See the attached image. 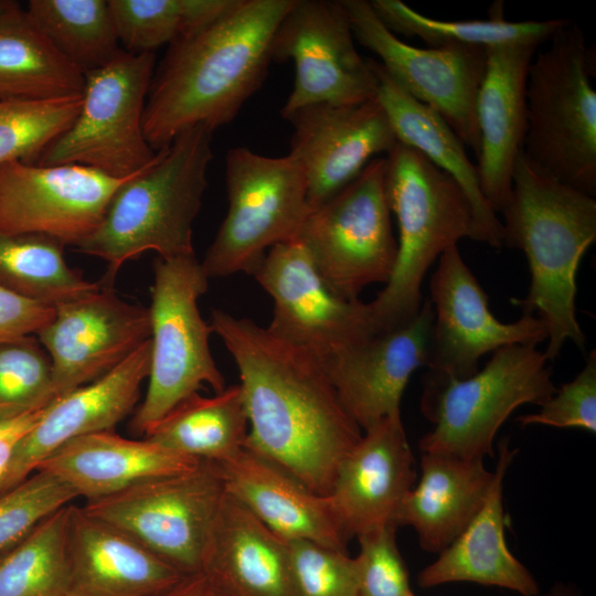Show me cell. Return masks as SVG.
I'll return each mask as SVG.
<instances>
[{"mask_svg":"<svg viewBox=\"0 0 596 596\" xmlns=\"http://www.w3.org/2000/svg\"><path fill=\"white\" fill-rule=\"evenodd\" d=\"M34 334L52 362L56 398L104 376L150 339L149 308L100 288L53 306Z\"/></svg>","mask_w":596,"mask_h":596,"instance_id":"18","label":"cell"},{"mask_svg":"<svg viewBox=\"0 0 596 596\" xmlns=\"http://www.w3.org/2000/svg\"><path fill=\"white\" fill-rule=\"evenodd\" d=\"M547 362L535 345H508L473 375L423 391L422 413L433 428L419 440L421 451L493 457L494 436L512 412L524 404L541 405L555 393Z\"/></svg>","mask_w":596,"mask_h":596,"instance_id":"8","label":"cell"},{"mask_svg":"<svg viewBox=\"0 0 596 596\" xmlns=\"http://www.w3.org/2000/svg\"><path fill=\"white\" fill-rule=\"evenodd\" d=\"M433 321L434 309L426 298L407 324L320 359L343 408L361 430L401 414L411 375L426 365Z\"/></svg>","mask_w":596,"mask_h":596,"instance_id":"19","label":"cell"},{"mask_svg":"<svg viewBox=\"0 0 596 596\" xmlns=\"http://www.w3.org/2000/svg\"><path fill=\"white\" fill-rule=\"evenodd\" d=\"M370 61L377 82L376 98L397 141L417 150L459 184L472 210L471 240L494 248L503 246L501 221L481 192L477 167L465 143L440 115L407 94L377 61Z\"/></svg>","mask_w":596,"mask_h":596,"instance_id":"29","label":"cell"},{"mask_svg":"<svg viewBox=\"0 0 596 596\" xmlns=\"http://www.w3.org/2000/svg\"><path fill=\"white\" fill-rule=\"evenodd\" d=\"M547 42L528 73L522 152L552 178L595 198V56L571 21Z\"/></svg>","mask_w":596,"mask_h":596,"instance_id":"6","label":"cell"},{"mask_svg":"<svg viewBox=\"0 0 596 596\" xmlns=\"http://www.w3.org/2000/svg\"><path fill=\"white\" fill-rule=\"evenodd\" d=\"M43 411L44 408L14 418L0 419V478L18 444L36 425Z\"/></svg>","mask_w":596,"mask_h":596,"instance_id":"45","label":"cell"},{"mask_svg":"<svg viewBox=\"0 0 596 596\" xmlns=\"http://www.w3.org/2000/svg\"><path fill=\"white\" fill-rule=\"evenodd\" d=\"M82 95L46 100L0 99V164L40 156L74 121Z\"/></svg>","mask_w":596,"mask_h":596,"instance_id":"38","label":"cell"},{"mask_svg":"<svg viewBox=\"0 0 596 596\" xmlns=\"http://www.w3.org/2000/svg\"><path fill=\"white\" fill-rule=\"evenodd\" d=\"M340 1L354 39L379 56L387 75L407 94L440 115L478 157L477 99L487 67V49L416 47L389 30L370 1Z\"/></svg>","mask_w":596,"mask_h":596,"instance_id":"14","label":"cell"},{"mask_svg":"<svg viewBox=\"0 0 596 596\" xmlns=\"http://www.w3.org/2000/svg\"><path fill=\"white\" fill-rule=\"evenodd\" d=\"M56 398L51 359L34 334L0 342V419L45 408Z\"/></svg>","mask_w":596,"mask_h":596,"instance_id":"39","label":"cell"},{"mask_svg":"<svg viewBox=\"0 0 596 596\" xmlns=\"http://www.w3.org/2000/svg\"><path fill=\"white\" fill-rule=\"evenodd\" d=\"M252 275L274 301L266 328L319 359L377 334L368 302L336 292L298 240L268 249Z\"/></svg>","mask_w":596,"mask_h":596,"instance_id":"16","label":"cell"},{"mask_svg":"<svg viewBox=\"0 0 596 596\" xmlns=\"http://www.w3.org/2000/svg\"><path fill=\"white\" fill-rule=\"evenodd\" d=\"M209 280L195 255L157 257L153 262L148 389L130 419L134 435L145 437L203 384L215 393L225 389L223 374L211 353L213 331L198 306Z\"/></svg>","mask_w":596,"mask_h":596,"instance_id":"7","label":"cell"},{"mask_svg":"<svg viewBox=\"0 0 596 596\" xmlns=\"http://www.w3.org/2000/svg\"><path fill=\"white\" fill-rule=\"evenodd\" d=\"M14 2L0 0V17L13 6Z\"/></svg>","mask_w":596,"mask_h":596,"instance_id":"49","label":"cell"},{"mask_svg":"<svg viewBox=\"0 0 596 596\" xmlns=\"http://www.w3.org/2000/svg\"><path fill=\"white\" fill-rule=\"evenodd\" d=\"M517 454L508 438L499 441L493 479L483 504L438 557L419 572L418 586L467 582L507 588L520 596L539 595L536 579L510 552L504 535L503 480Z\"/></svg>","mask_w":596,"mask_h":596,"instance_id":"27","label":"cell"},{"mask_svg":"<svg viewBox=\"0 0 596 596\" xmlns=\"http://www.w3.org/2000/svg\"><path fill=\"white\" fill-rule=\"evenodd\" d=\"M220 466L201 460L175 473L137 482L83 505L183 575L201 573L206 544L225 494Z\"/></svg>","mask_w":596,"mask_h":596,"instance_id":"11","label":"cell"},{"mask_svg":"<svg viewBox=\"0 0 596 596\" xmlns=\"http://www.w3.org/2000/svg\"><path fill=\"white\" fill-rule=\"evenodd\" d=\"M434 309L423 391L473 375L482 355L503 347L538 345L547 340L542 318L523 313L502 322L490 311L488 295L465 263L458 245L446 249L429 281Z\"/></svg>","mask_w":596,"mask_h":596,"instance_id":"13","label":"cell"},{"mask_svg":"<svg viewBox=\"0 0 596 596\" xmlns=\"http://www.w3.org/2000/svg\"><path fill=\"white\" fill-rule=\"evenodd\" d=\"M298 596H358L354 557L308 540L287 541Z\"/></svg>","mask_w":596,"mask_h":596,"instance_id":"41","label":"cell"},{"mask_svg":"<svg viewBox=\"0 0 596 596\" xmlns=\"http://www.w3.org/2000/svg\"><path fill=\"white\" fill-rule=\"evenodd\" d=\"M235 0H109L116 33L130 53H153L226 11Z\"/></svg>","mask_w":596,"mask_h":596,"instance_id":"37","label":"cell"},{"mask_svg":"<svg viewBox=\"0 0 596 596\" xmlns=\"http://www.w3.org/2000/svg\"><path fill=\"white\" fill-rule=\"evenodd\" d=\"M200 461L170 451L147 438L129 439L109 430L67 441L35 470L58 478L77 498L83 497L88 502L149 478L190 469Z\"/></svg>","mask_w":596,"mask_h":596,"instance_id":"28","label":"cell"},{"mask_svg":"<svg viewBox=\"0 0 596 596\" xmlns=\"http://www.w3.org/2000/svg\"><path fill=\"white\" fill-rule=\"evenodd\" d=\"M211 328L232 355L248 418L244 447L328 496L362 436L318 356L246 318L220 309Z\"/></svg>","mask_w":596,"mask_h":596,"instance_id":"1","label":"cell"},{"mask_svg":"<svg viewBox=\"0 0 596 596\" xmlns=\"http://www.w3.org/2000/svg\"><path fill=\"white\" fill-rule=\"evenodd\" d=\"M225 184L227 213L201 262L209 279L252 274L268 249L297 238L309 213L305 171L290 153L232 148Z\"/></svg>","mask_w":596,"mask_h":596,"instance_id":"9","label":"cell"},{"mask_svg":"<svg viewBox=\"0 0 596 596\" xmlns=\"http://www.w3.org/2000/svg\"><path fill=\"white\" fill-rule=\"evenodd\" d=\"M294 0H235L181 35L153 73L143 134L155 151L196 126L228 124L263 85L275 32Z\"/></svg>","mask_w":596,"mask_h":596,"instance_id":"2","label":"cell"},{"mask_svg":"<svg viewBox=\"0 0 596 596\" xmlns=\"http://www.w3.org/2000/svg\"><path fill=\"white\" fill-rule=\"evenodd\" d=\"M26 14L53 46L84 74L121 49L105 0H31Z\"/></svg>","mask_w":596,"mask_h":596,"instance_id":"34","label":"cell"},{"mask_svg":"<svg viewBox=\"0 0 596 596\" xmlns=\"http://www.w3.org/2000/svg\"><path fill=\"white\" fill-rule=\"evenodd\" d=\"M541 44L515 42L487 49V67L477 99L480 151L477 171L490 207L509 202L517 158L526 132V78Z\"/></svg>","mask_w":596,"mask_h":596,"instance_id":"23","label":"cell"},{"mask_svg":"<svg viewBox=\"0 0 596 596\" xmlns=\"http://www.w3.org/2000/svg\"><path fill=\"white\" fill-rule=\"evenodd\" d=\"M63 247L46 236L0 232V286L52 306L99 289L67 265Z\"/></svg>","mask_w":596,"mask_h":596,"instance_id":"35","label":"cell"},{"mask_svg":"<svg viewBox=\"0 0 596 596\" xmlns=\"http://www.w3.org/2000/svg\"><path fill=\"white\" fill-rule=\"evenodd\" d=\"M538 596H574L572 592H568L565 588L555 587L551 592L544 595H538Z\"/></svg>","mask_w":596,"mask_h":596,"instance_id":"48","label":"cell"},{"mask_svg":"<svg viewBox=\"0 0 596 596\" xmlns=\"http://www.w3.org/2000/svg\"><path fill=\"white\" fill-rule=\"evenodd\" d=\"M206 583L203 573L187 575L174 586L151 596H202Z\"/></svg>","mask_w":596,"mask_h":596,"instance_id":"46","label":"cell"},{"mask_svg":"<svg viewBox=\"0 0 596 596\" xmlns=\"http://www.w3.org/2000/svg\"><path fill=\"white\" fill-rule=\"evenodd\" d=\"M272 58L295 64L294 88L280 110L285 119L310 105L376 97L371 61L358 52L340 0H294L275 32Z\"/></svg>","mask_w":596,"mask_h":596,"instance_id":"15","label":"cell"},{"mask_svg":"<svg viewBox=\"0 0 596 596\" xmlns=\"http://www.w3.org/2000/svg\"><path fill=\"white\" fill-rule=\"evenodd\" d=\"M385 189L398 226L390 280L370 302L376 333L411 322L424 301L423 279L439 256L471 238V205L459 184L417 150L397 141L386 155Z\"/></svg>","mask_w":596,"mask_h":596,"instance_id":"5","label":"cell"},{"mask_svg":"<svg viewBox=\"0 0 596 596\" xmlns=\"http://www.w3.org/2000/svg\"><path fill=\"white\" fill-rule=\"evenodd\" d=\"M501 214L503 245L523 251L530 270L526 296L512 302L544 320L546 360L554 361L567 340L584 350L575 311L576 274L596 241L595 198L552 178L521 152Z\"/></svg>","mask_w":596,"mask_h":596,"instance_id":"3","label":"cell"},{"mask_svg":"<svg viewBox=\"0 0 596 596\" xmlns=\"http://www.w3.org/2000/svg\"><path fill=\"white\" fill-rule=\"evenodd\" d=\"M155 53L120 50L85 73L82 106L72 125L39 156L40 166L82 164L125 179L157 158L143 134Z\"/></svg>","mask_w":596,"mask_h":596,"instance_id":"10","label":"cell"},{"mask_svg":"<svg viewBox=\"0 0 596 596\" xmlns=\"http://www.w3.org/2000/svg\"><path fill=\"white\" fill-rule=\"evenodd\" d=\"M536 413L518 416L521 426L545 425L596 433V351L589 352L582 371L563 384Z\"/></svg>","mask_w":596,"mask_h":596,"instance_id":"43","label":"cell"},{"mask_svg":"<svg viewBox=\"0 0 596 596\" xmlns=\"http://www.w3.org/2000/svg\"><path fill=\"white\" fill-rule=\"evenodd\" d=\"M247 433L243 393L236 384L214 396L190 395L143 438L189 458L222 464L244 448Z\"/></svg>","mask_w":596,"mask_h":596,"instance_id":"32","label":"cell"},{"mask_svg":"<svg viewBox=\"0 0 596 596\" xmlns=\"http://www.w3.org/2000/svg\"><path fill=\"white\" fill-rule=\"evenodd\" d=\"M289 153L301 164L309 211L351 182L376 155L397 143L376 97L355 105L317 104L290 115Z\"/></svg>","mask_w":596,"mask_h":596,"instance_id":"20","label":"cell"},{"mask_svg":"<svg viewBox=\"0 0 596 596\" xmlns=\"http://www.w3.org/2000/svg\"><path fill=\"white\" fill-rule=\"evenodd\" d=\"M65 596H151L184 576L111 524L70 505Z\"/></svg>","mask_w":596,"mask_h":596,"instance_id":"24","label":"cell"},{"mask_svg":"<svg viewBox=\"0 0 596 596\" xmlns=\"http://www.w3.org/2000/svg\"><path fill=\"white\" fill-rule=\"evenodd\" d=\"M422 473L404 498L396 525H411L421 547L439 553L467 526L485 502L493 471L482 459L423 453Z\"/></svg>","mask_w":596,"mask_h":596,"instance_id":"30","label":"cell"},{"mask_svg":"<svg viewBox=\"0 0 596 596\" xmlns=\"http://www.w3.org/2000/svg\"><path fill=\"white\" fill-rule=\"evenodd\" d=\"M74 491L58 478L35 470L0 494V553L13 546L41 521L71 504Z\"/></svg>","mask_w":596,"mask_h":596,"instance_id":"40","label":"cell"},{"mask_svg":"<svg viewBox=\"0 0 596 596\" xmlns=\"http://www.w3.org/2000/svg\"><path fill=\"white\" fill-rule=\"evenodd\" d=\"M201 573L230 596H298L287 541L226 491Z\"/></svg>","mask_w":596,"mask_h":596,"instance_id":"26","label":"cell"},{"mask_svg":"<svg viewBox=\"0 0 596 596\" xmlns=\"http://www.w3.org/2000/svg\"><path fill=\"white\" fill-rule=\"evenodd\" d=\"M386 159L376 157L341 190L307 214L296 240L327 284L345 299H359L371 284H386L397 241L385 189Z\"/></svg>","mask_w":596,"mask_h":596,"instance_id":"12","label":"cell"},{"mask_svg":"<svg viewBox=\"0 0 596 596\" xmlns=\"http://www.w3.org/2000/svg\"><path fill=\"white\" fill-rule=\"evenodd\" d=\"M373 10L394 34L419 38L428 47H491L515 42L542 44L570 20L509 21L503 1H494L487 20L445 21L424 15L401 0H372Z\"/></svg>","mask_w":596,"mask_h":596,"instance_id":"33","label":"cell"},{"mask_svg":"<svg viewBox=\"0 0 596 596\" xmlns=\"http://www.w3.org/2000/svg\"><path fill=\"white\" fill-rule=\"evenodd\" d=\"M212 132L204 126L181 132L117 189L98 226L76 246L106 262L100 288L113 289L121 266L145 252L161 258L195 255L193 222L207 187Z\"/></svg>","mask_w":596,"mask_h":596,"instance_id":"4","label":"cell"},{"mask_svg":"<svg viewBox=\"0 0 596 596\" xmlns=\"http://www.w3.org/2000/svg\"><path fill=\"white\" fill-rule=\"evenodd\" d=\"M150 359L151 342L148 339L104 376L47 405L36 425L18 444L0 478V494L28 478L67 441L113 430L135 412L141 385L149 375Z\"/></svg>","mask_w":596,"mask_h":596,"instance_id":"21","label":"cell"},{"mask_svg":"<svg viewBox=\"0 0 596 596\" xmlns=\"http://www.w3.org/2000/svg\"><path fill=\"white\" fill-rule=\"evenodd\" d=\"M395 525L356 536L358 596H411L409 573L396 543Z\"/></svg>","mask_w":596,"mask_h":596,"instance_id":"42","label":"cell"},{"mask_svg":"<svg viewBox=\"0 0 596 596\" xmlns=\"http://www.w3.org/2000/svg\"><path fill=\"white\" fill-rule=\"evenodd\" d=\"M411 596H415V594L413 593Z\"/></svg>","mask_w":596,"mask_h":596,"instance_id":"50","label":"cell"},{"mask_svg":"<svg viewBox=\"0 0 596 596\" xmlns=\"http://www.w3.org/2000/svg\"><path fill=\"white\" fill-rule=\"evenodd\" d=\"M129 178L82 164L2 163L0 232L46 236L76 247L95 231L110 199Z\"/></svg>","mask_w":596,"mask_h":596,"instance_id":"17","label":"cell"},{"mask_svg":"<svg viewBox=\"0 0 596 596\" xmlns=\"http://www.w3.org/2000/svg\"><path fill=\"white\" fill-rule=\"evenodd\" d=\"M85 74L65 58L15 2L0 17V99L83 94Z\"/></svg>","mask_w":596,"mask_h":596,"instance_id":"31","label":"cell"},{"mask_svg":"<svg viewBox=\"0 0 596 596\" xmlns=\"http://www.w3.org/2000/svg\"><path fill=\"white\" fill-rule=\"evenodd\" d=\"M225 490L285 541L308 540L348 552L350 540L327 496L275 461L247 448L217 464Z\"/></svg>","mask_w":596,"mask_h":596,"instance_id":"25","label":"cell"},{"mask_svg":"<svg viewBox=\"0 0 596 596\" xmlns=\"http://www.w3.org/2000/svg\"><path fill=\"white\" fill-rule=\"evenodd\" d=\"M54 315V307L0 286V342L36 334Z\"/></svg>","mask_w":596,"mask_h":596,"instance_id":"44","label":"cell"},{"mask_svg":"<svg viewBox=\"0 0 596 596\" xmlns=\"http://www.w3.org/2000/svg\"><path fill=\"white\" fill-rule=\"evenodd\" d=\"M70 505L0 553V596H65Z\"/></svg>","mask_w":596,"mask_h":596,"instance_id":"36","label":"cell"},{"mask_svg":"<svg viewBox=\"0 0 596 596\" xmlns=\"http://www.w3.org/2000/svg\"><path fill=\"white\" fill-rule=\"evenodd\" d=\"M416 478L397 414L363 430L340 464L327 498L347 536L356 538L384 525L397 526L400 508Z\"/></svg>","mask_w":596,"mask_h":596,"instance_id":"22","label":"cell"},{"mask_svg":"<svg viewBox=\"0 0 596 596\" xmlns=\"http://www.w3.org/2000/svg\"><path fill=\"white\" fill-rule=\"evenodd\" d=\"M202 596H230V595H227L226 593L222 592L221 589L214 587L207 581L205 589H204Z\"/></svg>","mask_w":596,"mask_h":596,"instance_id":"47","label":"cell"}]
</instances>
